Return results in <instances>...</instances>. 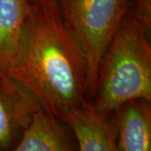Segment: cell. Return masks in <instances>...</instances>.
<instances>
[{"mask_svg": "<svg viewBox=\"0 0 151 151\" xmlns=\"http://www.w3.org/2000/svg\"><path fill=\"white\" fill-rule=\"evenodd\" d=\"M7 74L61 121L88 97L81 49L59 14L34 4L15 62Z\"/></svg>", "mask_w": 151, "mask_h": 151, "instance_id": "1", "label": "cell"}, {"mask_svg": "<svg viewBox=\"0 0 151 151\" xmlns=\"http://www.w3.org/2000/svg\"><path fill=\"white\" fill-rule=\"evenodd\" d=\"M150 27L130 9L124 18L99 67L92 100L97 108L114 112L132 99L151 101Z\"/></svg>", "mask_w": 151, "mask_h": 151, "instance_id": "2", "label": "cell"}, {"mask_svg": "<svg viewBox=\"0 0 151 151\" xmlns=\"http://www.w3.org/2000/svg\"><path fill=\"white\" fill-rule=\"evenodd\" d=\"M131 4L132 0H58L60 16L86 60L89 97L96 93L103 55Z\"/></svg>", "mask_w": 151, "mask_h": 151, "instance_id": "3", "label": "cell"}, {"mask_svg": "<svg viewBox=\"0 0 151 151\" xmlns=\"http://www.w3.org/2000/svg\"><path fill=\"white\" fill-rule=\"evenodd\" d=\"M40 107L24 87L0 72V151H14L33 113Z\"/></svg>", "mask_w": 151, "mask_h": 151, "instance_id": "4", "label": "cell"}, {"mask_svg": "<svg viewBox=\"0 0 151 151\" xmlns=\"http://www.w3.org/2000/svg\"><path fill=\"white\" fill-rule=\"evenodd\" d=\"M73 133L77 150L117 151V128L114 112L97 108L86 99L62 119Z\"/></svg>", "mask_w": 151, "mask_h": 151, "instance_id": "5", "label": "cell"}, {"mask_svg": "<svg viewBox=\"0 0 151 151\" xmlns=\"http://www.w3.org/2000/svg\"><path fill=\"white\" fill-rule=\"evenodd\" d=\"M53 114L36 109L14 151H72L77 150L74 135Z\"/></svg>", "mask_w": 151, "mask_h": 151, "instance_id": "6", "label": "cell"}, {"mask_svg": "<svg viewBox=\"0 0 151 151\" xmlns=\"http://www.w3.org/2000/svg\"><path fill=\"white\" fill-rule=\"evenodd\" d=\"M150 102L132 99L114 111L117 151L151 150Z\"/></svg>", "mask_w": 151, "mask_h": 151, "instance_id": "7", "label": "cell"}, {"mask_svg": "<svg viewBox=\"0 0 151 151\" xmlns=\"http://www.w3.org/2000/svg\"><path fill=\"white\" fill-rule=\"evenodd\" d=\"M32 7L29 0H0V72L15 62Z\"/></svg>", "mask_w": 151, "mask_h": 151, "instance_id": "8", "label": "cell"}, {"mask_svg": "<svg viewBox=\"0 0 151 151\" xmlns=\"http://www.w3.org/2000/svg\"><path fill=\"white\" fill-rule=\"evenodd\" d=\"M29 2L34 5L39 6L45 10L59 14L58 0H29Z\"/></svg>", "mask_w": 151, "mask_h": 151, "instance_id": "9", "label": "cell"}]
</instances>
